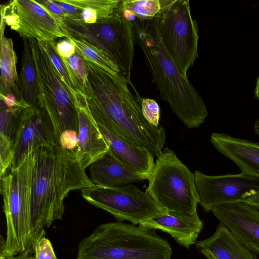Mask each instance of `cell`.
I'll list each match as a JSON object with an SVG mask.
<instances>
[{"mask_svg": "<svg viewBox=\"0 0 259 259\" xmlns=\"http://www.w3.org/2000/svg\"><path fill=\"white\" fill-rule=\"evenodd\" d=\"M34 253L35 259H58L52 243L46 237L37 241L34 248Z\"/></svg>", "mask_w": 259, "mask_h": 259, "instance_id": "obj_30", "label": "cell"}, {"mask_svg": "<svg viewBox=\"0 0 259 259\" xmlns=\"http://www.w3.org/2000/svg\"><path fill=\"white\" fill-rule=\"evenodd\" d=\"M195 244L208 259H257L221 223L212 236Z\"/></svg>", "mask_w": 259, "mask_h": 259, "instance_id": "obj_19", "label": "cell"}, {"mask_svg": "<svg viewBox=\"0 0 259 259\" xmlns=\"http://www.w3.org/2000/svg\"><path fill=\"white\" fill-rule=\"evenodd\" d=\"M65 38L86 42L104 53L132 83L135 36L132 21L114 13L110 17L88 24L69 16L57 21Z\"/></svg>", "mask_w": 259, "mask_h": 259, "instance_id": "obj_6", "label": "cell"}, {"mask_svg": "<svg viewBox=\"0 0 259 259\" xmlns=\"http://www.w3.org/2000/svg\"><path fill=\"white\" fill-rule=\"evenodd\" d=\"M84 61L88 74L81 91L96 123L129 143L148 149L157 157L165 144V130L145 118L142 99L128 88V84L133 85L120 73H111Z\"/></svg>", "mask_w": 259, "mask_h": 259, "instance_id": "obj_1", "label": "cell"}, {"mask_svg": "<svg viewBox=\"0 0 259 259\" xmlns=\"http://www.w3.org/2000/svg\"><path fill=\"white\" fill-rule=\"evenodd\" d=\"M57 142L51 121L39 106L23 108L19 119L11 168L18 167L35 147L53 146Z\"/></svg>", "mask_w": 259, "mask_h": 259, "instance_id": "obj_12", "label": "cell"}, {"mask_svg": "<svg viewBox=\"0 0 259 259\" xmlns=\"http://www.w3.org/2000/svg\"><path fill=\"white\" fill-rule=\"evenodd\" d=\"M109 149L122 161L148 180L154 168V156L147 148L129 143L97 124Z\"/></svg>", "mask_w": 259, "mask_h": 259, "instance_id": "obj_20", "label": "cell"}, {"mask_svg": "<svg viewBox=\"0 0 259 259\" xmlns=\"http://www.w3.org/2000/svg\"><path fill=\"white\" fill-rule=\"evenodd\" d=\"M35 66L38 105L51 121L57 142L64 133H78V116L73 93L53 64L41 41L28 38Z\"/></svg>", "mask_w": 259, "mask_h": 259, "instance_id": "obj_7", "label": "cell"}, {"mask_svg": "<svg viewBox=\"0 0 259 259\" xmlns=\"http://www.w3.org/2000/svg\"><path fill=\"white\" fill-rule=\"evenodd\" d=\"M141 108L145 118L151 125L157 127L160 117V109L158 103L154 100L142 99Z\"/></svg>", "mask_w": 259, "mask_h": 259, "instance_id": "obj_29", "label": "cell"}, {"mask_svg": "<svg viewBox=\"0 0 259 259\" xmlns=\"http://www.w3.org/2000/svg\"><path fill=\"white\" fill-rule=\"evenodd\" d=\"M81 192L83 198L93 205L105 210L119 221H128L135 225L168 211L146 191L132 184L119 187L94 184Z\"/></svg>", "mask_w": 259, "mask_h": 259, "instance_id": "obj_10", "label": "cell"}, {"mask_svg": "<svg viewBox=\"0 0 259 259\" xmlns=\"http://www.w3.org/2000/svg\"><path fill=\"white\" fill-rule=\"evenodd\" d=\"M133 22L135 42L141 49L160 98L188 128L204 122L208 112L201 96L166 51L154 18Z\"/></svg>", "mask_w": 259, "mask_h": 259, "instance_id": "obj_3", "label": "cell"}, {"mask_svg": "<svg viewBox=\"0 0 259 259\" xmlns=\"http://www.w3.org/2000/svg\"><path fill=\"white\" fill-rule=\"evenodd\" d=\"M254 98L259 100V75L256 79V85L254 91Z\"/></svg>", "mask_w": 259, "mask_h": 259, "instance_id": "obj_36", "label": "cell"}, {"mask_svg": "<svg viewBox=\"0 0 259 259\" xmlns=\"http://www.w3.org/2000/svg\"><path fill=\"white\" fill-rule=\"evenodd\" d=\"M36 1L50 13L57 21L68 16L63 9L53 0H38Z\"/></svg>", "mask_w": 259, "mask_h": 259, "instance_id": "obj_31", "label": "cell"}, {"mask_svg": "<svg viewBox=\"0 0 259 259\" xmlns=\"http://www.w3.org/2000/svg\"><path fill=\"white\" fill-rule=\"evenodd\" d=\"M0 177L11 167L14 157L15 141L20 113L23 108L30 106L22 102L14 106L0 104Z\"/></svg>", "mask_w": 259, "mask_h": 259, "instance_id": "obj_21", "label": "cell"}, {"mask_svg": "<svg viewBox=\"0 0 259 259\" xmlns=\"http://www.w3.org/2000/svg\"><path fill=\"white\" fill-rule=\"evenodd\" d=\"M148 180L146 191L168 211L197 212L199 197L194 175L169 148L157 157Z\"/></svg>", "mask_w": 259, "mask_h": 259, "instance_id": "obj_8", "label": "cell"}, {"mask_svg": "<svg viewBox=\"0 0 259 259\" xmlns=\"http://www.w3.org/2000/svg\"><path fill=\"white\" fill-rule=\"evenodd\" d=\"M30 234L32 248L45 237L46 228L62 219L69 192L92 186L75 150L53 146L34 147Z\"/></svg>", "mask_w": 259, "mask_h": 259, "instance_id": "obj_2", "label": "cell"}, {"mask_svg": "<svg viewBox=\"0 0 259 259\" xmlns=\"http://www.w3.org/2000/svg\"><path fill=\"white\" fill-rule=\"evenodd\" d=\"M69 4L81 9L90 8L96 10L100 19L112 16L120 1L119 0H66Z\"/></svg>", "mask_w": 259, "mask_h": 259, "instance_id": "obj_27", "label": "cell"}, {"mask_svg": "<svg viewBox=\"0 0 259 259\" xmlns=\"http://www.w3.org/2000/svg\"><path fill=\"white\" fill-rule=\"evenodd\" d=\"M210 141L218 152L233 161L242 172L259 178L258 143L218 133L212 134Z\"/></svg>", "mask_w": 259, "mask_h": 259, "instance_id": "obj_17", "label": "cell"}, {"mask_svg": "<svg viewBox=\"0 0 259 259\" xmlns=\"http://www.w3.org/2000/svg\"><path fill=\"white\" fill-rule=\"evenodd\" d=\"M78 116V142L75 149L86 169L109 149L88 108L82 92H74Z\"/></svg>", "mask_w": 259, "mask_h": 259, "instance_id": "obj_15", "label": "cell"}, {"mask_svg": "<svg viewBox=\"0 0 259 259\" xmlns=\"http://www.w3.org/2000/svg\"><path fill=\"white\" fill-rule=\"evenodd\" d=\"M55 67L63 81L72 92H82L71 68L66 61L58 54L55 41H42Z\"/></svg>", "mask_w": 259, "mask_h": 259, "instance_id": "obj_25", "label": "cell"}, {"mask_svg": "<svg viewBox=\"0 0 259 259\" xmlns=\"http://www.w3.org/2000/svg\"><path fill=\"white\" fill-rule=\"evenodd\" d=\"M56 50L62 58L68 59L74 54L76 47L69 39L65 38L57 43Z\"/></svg>", "mask_w": 259, "mask_h": 259, "instance_id": "obj_32", "label": "cell"}, {"mask_svg": "<svg viewBox=\"0 0 259 259\" xmlns=\"http://www.w3.org/2000/svg\"><path fill=\"white\" fill-rule=\"evenodd\" d=\"M90 180L94 185L119 187L142 182V177L110 149L89 166Z\"/></svg>", "mask_w": 259, "mask_h": 259, "instance_id": "obj_18", "label": "cell"}, {"mask_svg": "<svg viewBox=\"0 0 259 259\" xmlns=\"http://www.w3.org/2000/svg\"><path fill=\"white\" fill-rule=\"evenodd\" d=\"M161 6V0H123L120 1L114 13L131 21L151 19L158 15Z\"/></svg>", "mask_w": 259, "mask_h": 259, "instance_id": "obj_24", "label": "cell"}, {"mask_svg": "<svg viewBox=\"0 0 259 259\" xmlns=\"http://www.w3.org/2000/svg\"><path fill=\"white\" fill-rule=\"evenodd\" d=\"M6 24L0 25V95L13 94L22 100L19 88V76L16 69L17 57L12 39L5 35ZM24 102V101H23Z\"/></svg>", "mask_w": 259, "mask_h": 259, "instance_id": "obj_22", "label": "cell"}, {"mask_svg": "<svg viewBox=\"0 0 259 259\" xmlns=\"http://www.w3.org/2000/svg\"><path fill=\"white\" fill-rule=\"evenodd\" d=\"M154 18L161 41L181 73L187 71L198 57V25L192 16L189 0H161Z\"/></svg>", "mask_w": 259, "mask_h": 259, "instance_id": "obj_9", "label": "cell"}, {"mask_svg": "<svg viewBox=\"0 0 259 259\" xmlns=\"http://www.w3.org/2000/svg\"><path fill=\"white\" fill-rule=\"evenodd\" d=\"M31 255L30 253L26 252L15 256H12L0 252V259H28V257Z\"/></svg>", "mask_w": 259, "mask_h": 259, "instance_id": "obj_35", "label": "cell"}, {"mask_svg": "<svg viewBox=\"0 0 259 259\" xmlns=\"http://www.w3.org/2000/svg\"><path fill=\"white\" fill-rule=\"evenodd\" d=\"M194 175L199 204L206 212L221 204L242 201L259 191V178L243 172L209 176L195 170Z\"/></svg>", "mask_w": 259, "mask_h": 259, "instance_id": "obj_11", "label": "cell"}, {"mask_svg": "<svg viewBox=\"0 0 259 259\" xmlns=\"http://www.w3.org/2000/svg\"><path fill=\"white\" fill-rule=\"evenodd\" d=\"M169 243L151 230L120 222L102 224L78 246L77 259H171Z\"/></svg>", "mask_w": 259, "mask_h": 259, "instance_id": "obj_4", "label": "cell"}, {"mask_svg": "<svg viewBox=\"0 0 259 259\" xmlns=\"http://www.w3.org/2000/svg\"><path fill=\"white\" fill-rule=\"evenodd\" d=\"M33 148L18 167L1 178L7 231L6 239L1 236L0 252L9 255L34 253L30 234Z\"/></svg>", "mask_w": 259, "mask_h": 259, "instance_id": "obj_5", "label": "cell"}, {"mask_svg": "<svg viewBox=\"0 0 259 259\" xmlns=\"http://www.w3.org/2000/svg\"><path fill=\"white\" fill-rule=\"evenodd\" d=\"M30 259H34V258H30Z\"/></svg>", "mask_w": 259, "mask_h": 259, "instance_id": "obj_38", "label": "cell"}, {"mask_svg": "<svg viewBox=\"0 0 259 259\" xmlns=\"http://www.w3.org/2000/svg\"><path fill=\"white\" fill-rule=\"evenodd\" d=\"M63 59L69 65L81 89L88 74V67L82 55L76 48L75 53L71 57Z\"/></svg>", "mask_w": 259, "mask_h": 259, "instance_id": "obj_28", "label": "cell"}, {"mask_svg": "<svg viewBox=\"0 0 259 259\" xmlns=\"http://www.w3.org/2000/svg\"><path fill=\"white\" fill-rule=\"evenodd\" d=\"M11 2L19 18L17 32L22 38L51 41L65 37L56 20L36 1L14 0Z\"/></svg>", "mask_w": 259, "mask_h": 259, "instance_id": "obj_14", "label": "cell"}, {"mask_svg": "<svg viewBox=\"0 0 259 259\" xmlns=\"http://www.w3.org/2000/svg\"><path fill=\"white\" fill-rule=\"evenodd\" d=\"M220 223L251 252L259 255V211L242 202L218 205L211 210Z\"/></svg>", "mask_w": 259, "mask_h": 259, "instance_id": "obj_13", "label": "cell"}, {"mask_svg": "<svg viewBox=\"0 0 259 259\" xmlns=\"http://www.w3.org/2000/svg\"><path fill=\"white\" fill-rule=\"evenodd\" d=\"M197 212L193 214L174 211L145 220L139 226L147 230H160L169 234L180 245L188 249L194 244L203 227Z\"/></svg>", "mask_w": 259, "mask_h": 259, "instance_id": "obj_16", "label": "cell"}, {"mask_svg": "<svg viewBox=\"0 0 259 259\" xmlns=\"http://www.w3.org/2000/svg\"><path fill=\"white\" fill-rule=\"evenodd\" d=\"M248 205L259 209V191L243 199L242 201Z\"/></svg>", "mask_w": 259, "mask_h": 259, "instance_id": "obj_34", "label": "cell"}, {"mask_svg": "<svg viewBox=\"0 0 259 259\" xmlns=\"http://www.w3.org/2000/svg\"><path fill=\"white\" fill-rule=\"evenodd\" d=\"M23 39V52L19 88L22 100L32 107L38 105V85L35 66L28 38Z\"/></svg>", "mask_w": 259, "mask_h": 259, "instance_id": "obj_23", "label": "cell"}, {"mask_svg": "<svg viewBox=\"0 0 259 259\" xmlns=\"http://www.w3.org/2000/svg\"><path fill=\"white\" fill-rule=\"evenodd\" d=\"M255 133L259 137V119L256 120L254 124Z\"/></svg>", "mask_w": 259, "mask_h": 259, "instance_id": "obj_37", "label": "cell"}, {"mask_svg": "<svg viewBox=\"0 0 259 259\" xmlns=\"http://www.w3.org/2000/svg\"><path fill=\"white\" fill-rule=\"evenodd\" d=\"M78 9L80 11V20H79L85 23L92 24L100 20L99 14L96 10L90 8Z\"/></svg>", "mask_w": 259, "mask_h": 259, "instance_id": "obj_33", "label": "cell"}, {"mask_svg": "<svg viewBox=\"0 0 259 259\" xmlns=\"http://www.w3.org/2000/svg\"><path fill=\"white\" fill-rule=\"evenodd\" d=\"M66 38L69 39L74 45L84 59L99 65L111 73H120L117 65L99 50L86 42L73 38Z\"/></svg>", "mask_w": 259, "mask_h": 259, "instance_id": "obj_26", "label": "cell"}]
</instances>
